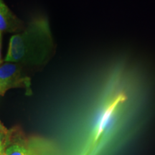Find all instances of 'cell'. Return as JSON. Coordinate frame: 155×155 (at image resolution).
Wrapping results in <instances>:
<instances>
[{"instance_id":"6da1fadb","label":"cell","mask_w":155,"mask_h":155,"mask_svg":"<svg viewBox=\"0 0 155 155\" xmlns=\"http://www.w3.org/2000/svg\"><path fill=\"white\" fill-rule=\"evenodd\" d=\"M53 51L50 23L45 17H38L11 37L5 61L27 68L40 67L51 58Z\"/></svg>"},{"instance_id":"7a4b0ae2","label":"cell","mask_w":155,"mask_h":155,"mask_svg":"<svg viewBox=\"0 0 155 155\" xmlns=\"http://www.w3.org/2000/svg\"><path fill=\"white\" fill-rule=\"evenodd\" d=\"M31 78L28 68L15 63L5 62L0 65V95L13 88L29 89Z\"/></svg>"},{"instance_id":"3957f363","label":"cell","mask_w":155,"mask_h":155,"mask_svg":"<svg viewBox=\"0 0 155 155\" xmlns=\"http://www.w3.org/2000/svg\"><path fill=\"white\" fill-rule=\"evenodd\" d=\"M24 28L21 20L10 10L3 0H0V32H19Z\"/></svg>"},{"instance_id":"277c9868","label":"cell","mask_w":155,"mask_h":155,"mask_svg":"<svg viewBox=\"0 0 155 155\" xmlns=\"http://www.w3.org/2000/svg\"><path fill=\"white\" fill-rule=\"evenodd\" d=\"M6 155H32L29 149L20 144H12L6 149Z\"/></svg>"},{"instance_id":"5b68a950","label":"cell","mask_w":155,"mask_h":155,"mask_svg":"<svg viewBox=\"0 0 155 155\" xmlns=\"http://www.w3.org/2000/svg\"><path fill=\"white\" fill-rule=\"evenodd\" d=\"M5 131L0 132V154L5 151Z\"/></svg>"},{"instance_id":"8992f818","label":"cell","mask_w":155,"mask_h":155,"mask_svg":"<svg viewBox=\"0 0 155 155\" xmlns=\"http://www.w3.org/2000/svg\"><path fill=\"white\" fill-rule=\"evenodd\" d=\"M6 131V129L3 126L2 124V122L0 121V132H1V131Z\"/></svg>"},{"instance_id":"52a82bcc","label":"cell","mask_w":155,"mask_h":155,"mask_svg":"<svg viewBox=\"0 0 155 155\" xmlns=\"http://www.w3.org/2000/svg\"><path fill=\"white\" fill-rule=\"evenodd\" d=\"M0 63H1V32H0Z\"/></svg>"},{"instance_id":"ba28073f","label":"cell","mask_w":155,"mask_h":155,"mask_svg":"<svg viewBox=\"0 0 155 155\" xmlns=\"http://www.w3.org/2000/svg\"><path fill=\"white\" fill-rule=\"evenodd\" d=\"M0 155H6V154H5V152H4L3 153H2V154H0Z\"/></svg>"}]
</instances>
